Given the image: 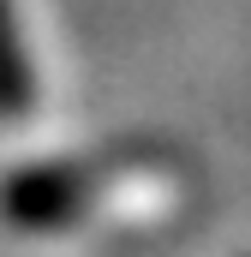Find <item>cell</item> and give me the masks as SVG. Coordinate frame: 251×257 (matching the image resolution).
I'll use <instances>...</instances> for the list:
<instances>
[{
  "mask_svg": "<svg viewBox=\"0 0 251 257\" xmlns=\"http://www.w3.org/2000/svg\"><path fill=\"white\" fill-rule=\"evenodd\" d=\"M90 180H96V168L36 162V168H18V174L0 186V209H6L12 227H66L72 215H84Z\"/></svg>",
  "mask_w": 251,
  "mask_h": 257,
  "instance_id": "cell-1",
  "label": "cell"
},
{
  "mask_svg": "<svg viewBox=\"0 0 251 257\" xmlns=\"http://www.w3.org/2000/svg\"><path fill=\"white\" fill-rule=\"evenodd\" d=\"M30 102H36V66H30V48L18 36L12 0H0V120L30 114Z\"/></svg>",
  "mask_w": 251,
  "mask_h": 257,
  "instance_id": "cell-2",
  "label": "cell"
}]
</instances>
